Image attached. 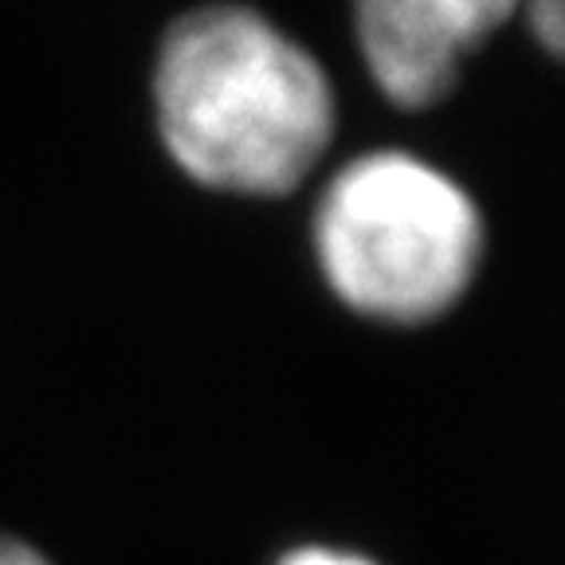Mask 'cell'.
<instances>
[{
  "label": "cell",
  "mask_w": 565,
  "mask_h": 565,
  "mask_svg": "<svg viewBox=\"0 0 565 565\" xmlns=\"http://www.w3.org/2000/svg\"><path fill=\"white\" fill-rule=\"evenodd\" d=\"M166 153L196 185L287 196L338 130L327 67L247 4H201L166 28L153 60Z\"/></svg>",
  "instance_id": "obj_1"
},
{
  "label": "cell",
  "mask_w": 565,
  "mask_h": 565,
  "mask_svg": "<svg viewBox=\"0 0 565 565\" xmlns=\"http://www.w3.org/2000/svg\"><path fill=\"white\" fill-rule=\"evenodd\" d=\"M310 236L330 291L393 327L448 315L483 259V216L471 193L408 150L345 161L318 193Z\"/></svg>",
  "instance_id": "obj_2"
},
{
  "label": "cell",
  "mask_w": 565,
  "mask_h": 565,
  "mask_svg": "<svg viewBox=\"0 0 565 565\" xmlns=\"http://www.w3.org/2000/svg\"><path fill=\"white\" fill-rule=\"evenodd\" d=\"M519 12L526 0H353V40L373 87L401 110H424Z\"/></svg>",
  "instance_id": "obj_3"
},
{
  "label": "cell",
  "mask_w": 565,
  "mask_h": 565,
  "mask_svg": "<svg viewBox=\"0 0 565 565\" xmlns=\"http://www.w3.org/2000/svg\"><path fill=\"white\" fill-rule=\"evenodd\" d=\"M526 24L530 35L546 47L554 60L565 63V0H526Z\"/></svg>",
  "instance_id": "obj_4"
},
{
  "label": "cell",
  "mask_w": 565,
  "mask_h": 565,
  "mask_svg": "<svg viewBox=\"0 0 565 565\" xmlns=\"http://www.w3.org/2000/svg\"><path fill=\"white\" fill-rule=\"evenodd\" d=\"M279 565H373L370 557H358L350 550H330V546H302L287 554Z\"/></svg>",
  "instance_id": "obj_5"
},
{
  "label": "cell",
  "mask_w": 565,
  "mask_h": 565,
  "mask_svg": "<svg viewBox=\"0 0 565 565\" xmlns=\"http://www.w3.org/2000/svg\"><path fill=\"white\" fill-rule=\"evenodd\" d=\"M0 565H52L32 542L12 539V534H0Z\"/></svg>",
  "instance_id": "obj_6"
}]
</instances>
